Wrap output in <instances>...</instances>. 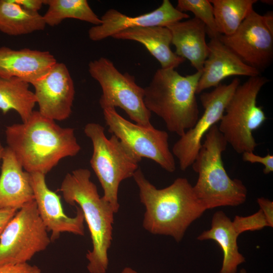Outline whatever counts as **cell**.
Masks as SVG:
<instances>
[{
	"label": "cell",
	"mask_w": 273,
	"mask_h": 273,
	"mask_svg": "<svg viewBox=\"0 0 273 273\" xmlns=\"http://www.w3.org/2000/svg\"><path fill=\"white\" fill-rule=\"evenodd\" d=\"M240 84L238 78L229 84H219L209 92H203L200 100L204 111L194 126L188 130L174 144L172 153L178 160L180 169L192 166L200 148L202 140L212 126L220 121L225 108Z\"/></svg>",
	"instance_id": "8fae6325"
},
{
	"label": "cell",
	"mask_w": 273,
	"mask_h": 273,
	"mask_svg": "<svg viewBox=\"0 0 273 273\" xmlns=\"http://www.w3.org/2000/svg\"><path fill=\"white\" fill-rule=\"evenodd\" d=\"M0 273H41L40 269L35 265L27 263L7 264L0 266Z\"/></svg>",
	"instance_id": "f1b7e54d"
},
{
	"label": "cell",
	"mask_w": 273,
	"mask_h": 273,
	"mask_svg": "<svg viewBox=\"0 0 273 273\" xmlns=\"http://www.w3.org/2000/svg\"><path fill=\"white\" fill-rule=\"evenodd\" d=\"M228 143L215 124L205 135L204 143L192 166L198 175L194 192L206 210L244 203L247 190L242 180L228 174L222 154Z\"/></svg>",
	"instance_id": "5b68a950"
},
{
	"label": "cell",
	"mask_w": 273,
	"mask_h": 273,
	"mask_svg": "<svg viewBox=\"0 0 273 273\" xmlns=\"http://www.w3.org/2000/svg\"><path fill=\"white\" fill-rule=\"evenodd\" d=\"M104 118L110 133L114 134L138 156L150 159L168 172L176 168L174 156L170 150L169 135L153 125L133 123L117 113L115 108L103 109Z\"/></svg>",
	"instance_id": "30bf717a"
},
{
	"label": "cell",
	"mask_w": 273,
	"mask_h": 273,
	"mask_svg": "<svg viewBox=\"0 0 273 273\" xmlns=\"http://www.w3.org/2000/svg\"><path fill=\"white\" fill-rule=\"evenodd\" d=\"M0 174V209L19 210L34 200L29 179L13 152L5 148Z\"/></svg>",
	"instance_id": "ac0fdd59"
},
{
	"label": "cell",
	"mask_w": 273,
	"mask_h": 273,
	"mask_svg": "<svg viewBox=\"0 0 273 273\" xmlns=\"http://www.w3.org/2000/svg\"><path fill=\"white\" fill-rule=\"evenodd\" d=\"M38 112L54 121L70 117L75 96L74 82L66 65L57 62L42 77L32 84Z\"/></svg>",
	"instance_id": "4fadbf2b"
},
{
	"label": "cell",
	"mask_w": 273,
	"mask_h": 273,
	"mask_svg": "<svg viewBox=\"0 0 273 273\" xmlns=\"http://www.w3.org/2000/svg\"><path fill=\"white\" fill-rule=\"evenodd\" d=\"M112 37L133 40L142 43L159 62L162 69H175L185 60L176 55L170 49L172 36L167 27L129 28L115 34Z\"/></svg>",
	"instance_id": "ffe728a7"
},
{
	"label": "cell",
	"mask_w": 273,
	"mask_h": 273,
	"mask_svg": "<svg viewBox=\"0 0 273 273\" xmlns=\"http://www.w3.org/2000/svg\"><path fill=\"white\" fill-rule=\"evenodd\" d=\"M17 211L18 210L15 209H0V236L7 223Z\"/></svg>",
	"instance_id": "1f68e13d"
},
{
	"label": "cell",
	"mask_w": 273,
	"mask_h": 273,
	"mask_svg": "<svg viewBox=\"0 0 273 273\" xmlns=\"http://www.w3.org/2000/svg\"><path fill=\"white\" fill-rule=\"evenodd\" d=\"M51 242L35 201L23 206L0 236V266L27 263Z\"/></svg>",
	"instance_id": "9c48e42d"
},
{
	"label": "cell",
	"mask_w": 273,
	"mask_h": 273,
	"mask_svg": "<svg viewBox=\"0 0 273 273\" xmlns=\"http://www.w3.org/2000/svg\"><path fill=\"white\" fill-rule=\"evenodd\" d=\"M132 177L146 209L143 226L152 234L169 236L178 243L191 223L206 210L186 178L178 177L169 186L159 189L140 168Z\"/></svg>",
	"instance_id": "7a4b0ae2"
},
{
	"label": "cell",
	"mask_w": 273,
	"mask_h": 273,
	"mask_svg": "<svg viewBox=\"0 0 273 273\" xmlns=\"http://www.w3.org/2000/svg\"><path fill=\"white\" fill-rule=\"evenodd\" d=\"M90 176L88 169H76L66 174L59 191L67 203L74 206L78 205L88 227L93 248L86 254L88 271L89 273H106L115 212L112 205L100 196Z\"/></svg>",
	"instance_id": "3957f363"
},
{
	"label": "cell",
	"mask_w": 273,
	"mask_h": 273,
	"mask_svg": "<svg viewBox=\"0 0 273 273\" xmlns=\"http://www.w3.org/2000/svg\"><path fill=\"white\" fill-rule=\"evenodd\" d=\"M257 202L262 211L268 226L273 227V202L264 197L258 198Z\"/></svg>",
	"instance_id": "f546056e"
},
{
	"label": "cell",
	"mask_w": 273,
	"mask_h": 273,
	"mask_svg": "<svg viewBox=\"0 0 273 273\" xmlns=\"http://www.w3.org/2000/svg\"><path fill=\"white\" fill-rule=\"evenodd\" d=\"M269 80L261 75L249 77L240 84L229 102L218 129L228 144L238 153L253 152L258 145L253 131L267 119L262 107L257 105V98Z\"/></svg>",
	"instance_id": "52a82bcc"
},
{
	"label": "cell",
	"mask_w": 273,
	"mask_h": 273,
	"mask_svg": "<svg viewBox=\"0 0 273 273\" xmlns=\"http://www.w3.org/2000/svg\"><path fill=\"white\" fill-rule=\"evenodd\" d=\"M121 273H139L130 267H124L121 271Z\"/></svg>",
	"instance_id": "836d02e7"
},
{
	"label": "cell",
	"mask_w": 273,
	"mask_h": 273,
	"mask_svg": "<svg viewBox=\"0 0 273 273\" xmlns=\"http://www.w3.org/2000/svg\"><path fill=\"white\" fill-rule=\"evenodd\" d=\"M84 132L92 143L90 164L102 187V197L116 213L119 208V185L123 180L133 177L142 158L114 134L107 138L104 127L99 123H87Z\"/></svg>",
	"instance_id": "8992f818"
},
{
	"label": "cell",
	"mask_w": 273,
	"mask_h": 273,
	"mask_svg": "<svg viewBox=\"0 0 273 273\" xmlns=\"http://www.w3.org/2000/svg\"><path fill=\"white\" fill-rule=\"evenodd\" d=\"M15 2L28 11L38 12L44 4L43 0H15Z\"/></svg>",
	"instance_id": "4dcf8cb0"
},
{
	"label": "cell",
	"mask_w": 273,
	"mask_h": 273,
	"mask_svg": "<svg viewBox=\"0 0 273 273\" xmlns=\"http://www.w3.org/2000/svg\"><path fill=\"white\" fill-rule=\"evenodd\" d=\"M5 132L7 147L28 173L46 175L61 160L81 150L74 128L61 127L38 111L26 122L7 126Z\"/></svg>",
	"instance_id": "6da1fadb"
},
{
	"label": "cell",
	"mask_w": 273,
	"mask_h": 273,
	"mask_svg": "<svg viewBox=\"0 0 273 273\" xmlns=\"http://www.w3.org/2000/svg\"><path fill=\"white\" fill-rule=\"evenodd\" d=\"M88 66L90 76L102 88L99 103L102 109L119 107L135 123L152 125L151 112L144 101V88L135 83L133 76L122 73L112 62L104 57L90 61Z\"/></svg>",
	"instance_id": "ba28073f"
},
{
	"label": "cell",
	"mask_w": 273,
	"mask_h": 273,
	"mask_svg": "<svg viewBox=\"0 0 273 273\" xmlns=\"http://www.w3.org/2000/svg\"><path fill=\"white\" fill-rule=\"evenodd\" d=\"M262 3H264L265 4L267 5H272V0H263L261 1Z\"/></svg>",
	"instance_id": "d590c367"
},
{
	"label": "cell",
	"mask_w": 273,
	"mask_h": 273,
	"mask_svg": "<svg viewBox=\"0 0 273 273\" xmlns=\"http://www.w3.org/2000/svg\"><path fill=\"white\" fill-rule=\"evenodd\" d=\"M218 39L244 62L260 73L273 60V34L265 26L262 15L253 10L232 34Z\"/></svg>",
	"instance_id": "7c38bea8"
},
{
	"label": "cell",
	"mask_w": 273,
	"mask_h": 273,
	"mask_svg": "<svg viewBox=\"0 0 273 273\" xmlns=\"http://www.w3.org/2000/svg\"><path fill=\"white\" fill-rule=\"evenodd\" d=\"M43 17L23 9L15 0H0V31L9 35L28 34L44 30Z\"/></svg>",
	"instance_id": "7402d4cb"
},
{
	"label": "cell",
	"mask_w": 273,
	"mask_h": 273,
	"mask_svg": "<svg viewBox=\"0 0 273 273\" xmlns=\"http://www.w3.org/2000/svg\"><path fill=\"white\" fill-rule=\"evenodd\" d=\"M166 27L171 33V43L175 46V54L188 60L197 71H202L209 53L205 24L194 17Z\"/></svg>",
	"instance_id": "d6986e66"
},
{
	"label": "cell",
	"mask_w": 273,
	"mask_h": 273,
	"mask_svg": "<svg viewBox=\"0 0 273 273\" xmlns=\"http://www.w3.org/2000/svg\"><path fill=\"white\" fill-rule=\"evenodd\" d=\"M190 16L178 11L169 0L153 11L138 16L130 17L114 9L107 10L100 18L101 23L92 27L88 37L97 41L112 37L115 34L129 28L150 26H165L189 18Z\"/></svg>",
	"instance_id": "9a60e30c"
},
{
	"label": "cell",
	"mask_w": 273,
	"mask_h": 273,
	"mask_svg": "<svg viewBox=\"0 0 273 273\" xmlns=\"http://www.w3.org/2000/svg\"><path fill=\"white\" fill-rule=\"evenodd\" d=\"M29 174L39 215L47 231L52 232L51 241L58 239L62 233L83 236L84 217L81 209L75 206L76 215L68 216L64 212L60 196L48 188L46 175L38 172Z\"/></svg>",
	"instance_id": "5bb4252c"
},
{
	"label": "cell",
	"mask_w": 273,
	"mask_h": 273,
	"mask_svg": "<svg viewBox=\"0 0 273 273\" xmlns=\"http://www.w3.org/2000/svg\"><path fill=\"white\" fill-rule=\"evenodd\" d=\"M217 37L211 38L208 43L209 53L204 63L196 94L211 87H215L229 76L260 75L259 71L244 62Z\"/></svg>",
	"instance_id": "2e32d148"
},
{
	"label": "cell",
	"mask_w": 273,
	"mask_h": 273,
	"mask_svg": "<svg viewBox=\"0 0 273 273\" xmlns=\"http://www.w3.org/2000/svg\"><path fill=\"white\" fill-rule=\"evenodd\" d=\"M49 51L0 47V78L16 77L32 84L57 63Z\"/></svg>",
	"instance_id": "e0dca14e"
},
{
	"label": "cell",
	"mask_w": 273,
	"mask_h": 273,
	"mask_svg": "<svg viewBox=\"0 0 273 273\" xmlns=\"http://www.w3.org/2000/svg\"><path fill=\"white\" fill-rule=\"evenodd\" d=\"M242 159L244 161L251 163H259L264 166L263 172L268 174L273 171V155L269 153L265 156L255 154L253 152H245L242 153Z\"/></svg>",
	"instance_id": "83f0119b"
},
{
	"label": "cell",
	"mask_w": 273,
	"mask_h": 273,
	"mask_svg": "<svg viewBox=\"0 0 273 273\" xmlns=\"http://www.w3.org/2000/svg\"><path fill=\"white\" fill-rule=\"evenodd\" d=\"M178 11L191 12L195 18L202 21L206 27V33L211 38L217 37L219 33L216 25L213 8L209 0H178Z\"/></svg>",
	"instance_id": "484cf974"
},
{
	"label": "cell",
	"mask_w": 273,
	"mask_h": 273,
	"mask_svg": "<svg viewBox=\"0 0 273 273\" xmlns=\"http://www.w3.org/2000/svg\"><path fill=\"white\" fill-rule=\"evenodd\" d=\"M202 71L183 76L174 69H158L144 88L147 108L160 117L170 132L182 136L199 119L196 97Z\"/></svg>",
	"instance_id": "277c9868"
},
{
	"label": "cell",
	"mask_w": 273,
	"mask_h": 273,
	"mask_svg": "<svg viewBox=\"0 0 273 273\" xmlns=\"http://www.w3.org/2000/svg\"><path fill=\"white\" fill-rule=\"evenodd\" d=\"M239 236L230 218L224 212L218 211L212 216L211 228L197 237L200 241L212 240L221 248L223 260L219 273H237L239 265L245 262V257L239 251Z\"/></svg>",
	"instance_id": "44dd1931"
},
{
	"label": "cell",
	"mask_w": 273,
	"mask_h": 273,
	"mask_svg": "<svg viewBox=\"0 0 273 273\" xmlns=\"http://www.w3.org/2000/svg\"><path fill=\"white\" fill-rule=\"evenodd\" d=\"M240 273H247V270L244 268H242L240 270Z\"/></svg>",
	"instance_id": "8d00e7d4"
},
{
	"label": "cell",
	"mask_w": 273,
	"mask_h": 273,
	"mask_svg": "<svg viewBox=\"0 0 273 273\" xmlns=\"http://www.w3.org/2000/svg\"><path fill=\"white\" fill-rule=\"evenodd\" d=\"M263 23L268 30L273 34V13L271 11L267 12L262 15Z\"/></svg>",
	"instance_id": "d6a6232c"
},
{
	"label": "cell",
	"mask_w": 273,
	"mask_h": 273,
	"mask_svg": "<svg viewBox=\"0 0 273 273\" xmlns=\"http://www.w3.org/2000/svg\"><path fill=\"white\" fill-rule=\"evenodd\" d=\"M219 34H233L253 10L257 0H209Z\"/></svg>",
	"instance_id": "d4e9b609"
},
{
	"label": "cell",
	"mask_w": 273,
	"mask_h": 273,
	"mask_svg": "<svg viewBox=\"0 0 273 273\" xmlns=\"http://www.w3.org/2000/svg\"><path fill=\"white\" fill-rule=\"evenodd\" d=\"M235 231L240 235L247 231H255L268 226L262 211L259 209L256 213L247 216L236 215L232 221Z\"/></svg>",
	"instance_id": "4316f807"
},
{
	"label": "cell",
	"mask_w": 273,
	"mask_h": 273,
	"mask_svg": "<svg viewBox=\"0 0 273 273\" xmlns=\"http://www.w3.org/2000/svg\"><path fill=\"white\" fill-rule=\"evenodd\" d=\"M5 149V148L4 147L2 144L0 143V162L2 161Z\"/></svg>",
	"instance_id": "e575fe53"
},
{
	"label": "cell",
	"mask_w": 273,
	"mask_h": 273,
	"mask_svg": "<svg viewBox=\"0 0 273 273\" xmlns=\"http://www.w3.org/2000/svg\"><path fill=\"white\" fill-rule=\"evenodd\" d=\"M29 86L28 82L18 78H0V110L5 114L14 110L22 122H26L36 104L35 94Z\"/></svg>",
	"instance_id": "603a6c76"
},
{
	"label": "cell",
	"mask_w": 273,
	"mask_h": 273,
	"mask_svg": "<svg viewBox=\"0 0 273 273\" xmlns=\"http://www.w3.org/2000/svg\"><path fill=\"white\" fill-rule=\"evenodd\" d=\"M48 6L43 15L46 25L55 26L66 19L72 18L100 25L101 20L86 0H43Z\"/></svg>",
	"instance_id": "cb8c5ba5"
}]
</instances>
